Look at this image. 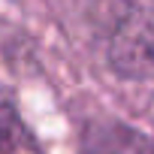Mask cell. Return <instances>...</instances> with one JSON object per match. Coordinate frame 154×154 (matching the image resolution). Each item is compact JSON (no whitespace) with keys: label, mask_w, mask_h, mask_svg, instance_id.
<instances>
[{"label":"cell","mask_w":154,"mask_h":154,"mask_svg":"<svg viewBox=\"0 0 154 154\" xmlns=\"http://www.w3.org/2000/svg\"><path fill=\"white\" fill-rule=\"evenodd\" d=\"M109 66L133 82L154 79V0H97Z\"/></svg>","instance_id":"cell-1"},{"label":"cell","mask_w":154,"mask_h":154,"mask_svg":"<svg viewBox=\"0 0 154 154\" xmlns=\"http://www.w3.org/2000/svg\"><path fill=\"white\" fill-rule=\"evenodd\" d=\"M85 154H154V139L121 124V121H97L85 130L82 139Z\"/></svg>","instance_id":"cell-2"},{"label":"cell","mask_w":154,"mask_h":154,"mask_svg":"<svg viewBox=\"0 0 154 154\" xmlns=\"http://www.w3.org/2000/svg\"><path fill=\"white\" fill-rule=\"evenodd\" d=\"M0 154H42L30 127L21 121L12 100L0 91Z\"/></svg>","instance_id":"cell-3"}]
</instances>
